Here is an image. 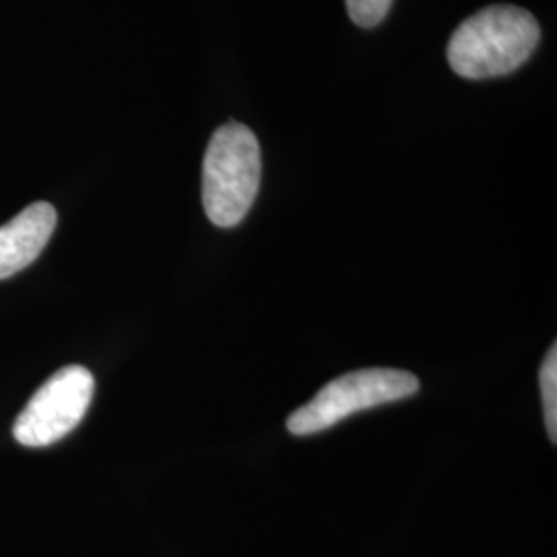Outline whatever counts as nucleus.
I'll return each instance as SVG.
<instances>
[{
    "mask_svg": "<svg viewBox=\"0 0 557 557\" xmlns=\"http://www.w3.org/2000/svg\"><path fill=\"white\" fill-rule=\"evenodd\" d=\"M539 38V23L529 11L498 4L462 21L448 41L446 57L460 77L492 79L531 59Z\"/></svg>",
    "mask_w": 557,
    "mask_h": 557,
    "instance_id": "1",
    "label": "nucleus"
},
{
    "mask_svg": "<svg viewBox=\"0 0 557 557\" xmlns=\"http://www.w3.org/2000/svg\"><path fill=\"white\" fill-rule=\"evenodd\" d=\"M260 145L257 135L239 124L220 126L202 163V205L218 227H234L244 220L259 195Z\"/></svg>",
    "mask_w": 557,
    "mask_h": 557,
    "instance_id": "2",
    "label": "nucleus"
},
{
    "mask_svg": "<svg viewBox=\"0 0 557 557\" xmlns=\"http://www.w3.org/2000/svg\"><path fill=\"white\" fill-rule=\"evenodd\" d=\"M419 391V380L405 370L368 368L337 380H331L317 397L287 419V430L294 436H312L324 432L338 421L411 397Z\"/></svg>",
    "mask_w": 557,
    "mask_h": 557,
    "instance_id": "3",
    "label": "nucleus"
},
{
    "mask_svg": "<svg viewBox=\"0 0 557 557\" xmlns=\"http://www.w3.org/2000/svg\"><path fill=\"white\" fill-rule=\"evenodd\" d=\"M94 376L83 366H66L27 403L13 425L15 440L41 448L71 434L85 418L94 397Z\"/></svg>",
    "mask_w": 557,
    "mask_h": 557,
    "instance_id": "4",
    "label": "nucleus"
},
{
    "mask_svg": "<svg viewBox=\"0 0 557 557\" xmlns=\"http://www.w3.org/2000/svg\"><path fill=\"white\" fill-rule=\"evenodd\" d=\"M57 227V209L34 202L0 227V278L13 277L40 257Z\"/></svg>",
    "mask_w": 557,
    "mask_h": 557,
    "instance_id": "5",
    "label": "nucleus"
},
{
    "mask_svg": "<svg viewBox=\"0 0 557 557\" xmlns=\"http://www.w3.org/2000/svg\"><path fill=\"white\" fill-rule=\"evenodd\" d=\"M541 395H543V409H545V425L552 442L557 440V347L552 345L547 356L543 359L541 372Z\"/></svg>",
    "mask_w": 557,
    "mask_h": 557,
    "instance_id": "6",
    "label": "nucleus"
},
{
    "mask_svg": "<svg viewBox=\"0 0 557 557\" xmlns=\"http://www.w3.org/2000/svg\"><path fill=\"white\" fill-rule=\"evenodd\" d=\"M393 0H347V11L351 21L363 27H376L388 15Z\"/></svg>",
    "mask_w": 557,
    "mask_h": 557,
    "instance_id": "7",
    "label": "nucleus"
}]
</instances>
